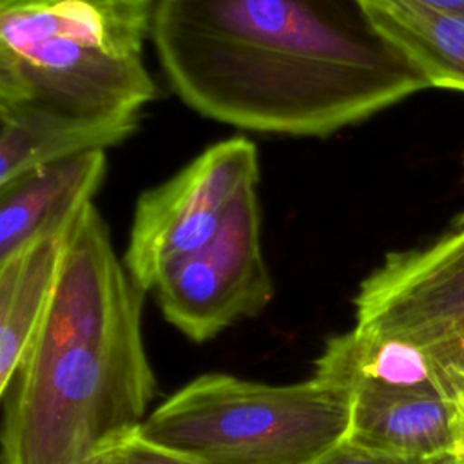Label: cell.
<instances>
[{"label": "cell", "mask_w": 464, "mask_h": 464, "mask_svg": "<svg viewBox=\"0 0 464 464\" xmlns=\"http://www.w3.org/2000/svg\"><path fill=\"white\" fill-rule=\"evenodd\" d=\"M375 31L428 87L464 92V16L413 0H361Z\"/></svg>", "instance_id": "cell-12"}, {"label": "cell", "mask_w": 464, "mask_h": 464, "mask_svg": "<svg viewBox=\"0 0 464 464\" xmlns=\"http://www.w3.org/2000/svg\"><path fill=\"white\" fill-rule=\"evenodd\" d=\"M355 328L420 350L464 395V214L428 245L386 254L353 297Z\"/></svg>", "instance_id": "cell-5"}, {"label": "cell", "mask_w": 464, "mask_h": 464, "mask_svg": "<svg viewBox=\"0 0 464 464\" xmlns=\"http://www.w3.org/2000/svg\"><path fill=\"white\" fill-rule=\"evenodd\" d=\"M143 294L87 203L42 324L2 395V464H83L141 426L156 393Z\"/></svg>", "instance_id": "cell-2"}, {"label": "cell", "mask_w": 464, "mask_h": 464, "mask_svg": "<svg viewBox=\"0 0 464 464\" xmlns=\"http://www.w3.org/2000/svg\"><path fill=\"white\" fill-rule=\"evenodd\" d=\"M140 116L82 118L33 103H0V185L40 165L127 140Z\"/></svg>", "instance_id": "cell-10"}, {"label": "cell", "mask_w": 464, "mask_h": 464, "mask_svg": "<svg viewBox=\"0 0 464 464\" xmlns=\"http://www.w3.org/2000/svg\"><path fill=\"white\" fill-rule=\"evenodd\" d=\"M176 94L239 129L324 138L426 89L361 0H156Z\"/></svg>", "instance_id": "cell-1"}, {"label": "cell", "mask_w": 464, "mask_h": 464, "mask_svg": "<svg viewBox=\"0 0 464 464\" xmlns=\"http://www.w3.org/2000/svg\"><path fill=\"white\" fill-rule=\"evenodd\" d=\"M310 464H420V462L382 455L364 446H359L348 437H344L343 440L328 448L324 453H321Z\"/></svg>", "instance_id": "cell-14"}, {"label": "cell", "mask_w": 464, "mask_h": 464, "mask_svg": "<svg viewBox=\"0 0 464 464\" xmlns=\"http://www.w3.org/2000/svg\"><path fill=\"white\" fill-rule=\"evenodd\" d=\"M105 169V150H91L40 165L0 185V261L67 227L92 203Z\"/></svg>", "instance_id": "cell-9"}, {"label": "cell", "mask_w": 464, "mask_h": 464, "mask_svg": "<svg viewBox=\"0 0 464 464\" xmlns=\"http://www.w3.org/2000/svg\"><path fill=\"white\" fill-rule=\"evenodd\" d=\"M72 221L0 261V395L9 388L42 324Z\"/></svg>", "instance_id": "cell-11"}, {"label": "cell", "mask_w": 464, "mask_h": 464, "mask_svg": "<svg viewBox=\"0 0 464 464\" xmlns=\"http://www.w3.org/2000/svg\"><path fill=\"white\" fill-rule=\"evenodd\" d=\"M346 437L372 451L422 462L457 453L462 437L460 402L433 388L357 382Z\"/></svg>", "instance_id": "cell-8"}, {"label": "cell", "mask_w": 464, "mask_h": 464, "mask_svg": "<svg viewBox=\"0 0 464 464\" xmlns=\"http://www.w3.org/2000/svg\"><path fill=\"white\" fill-rule=\"evenodd\" d=\"M417 4L439 9V11H448L464 16V0H413Z\"/></svg>", "instance_id": "cell-15"}, {"label": "cell", "mask_w": 464, "mask_h": 464, "mask_svg": "<svg viewBox=\"0 0 464 464\" xmlns=\"http://www.w3.org/2000/svg\"><path fill=\"white\" fill-rule=\"evenodd\" d=\"M460 408H462V437H460V446H459L457 455H460L464 459V395L460 399Z\"/></svg>", "instance_id": "cell-17"}, {"label": "cell", "mask_w": 464, "mask_h": 464, "mask_svg": "<svg viewBox=\"0 0 464 464\" xmlns=\"http://www.w3.org/2000/svg\"><path fill=\"white\" fill-rule=\"evenodd\" d=\"M83 464H89V462H83Z\"/></svg>", "instance_id": "cell-18"}, {"label": "cell", "mask_w": 464, "mask_h": 464, "mask_svg": "<svg viewBox=\"0 0 464 464\" xmlns=\"http://www.w3.org/2000/svg\"><path fill=\"white\" fill-rule=\"evenodd\" d=\"M156 0H0V103L82 118L140 116Z\"/></svg>", "instance_id": "cell-3"}, {"label": "cell", "mask_w": 464, "mask_h": 464, "mask_svg": "<svg viewBox=\"0 0 464 464\" xmlns=\"http://www.w3.org/2000/svg\"><path fill=\"white\" fill-rule=\"evenodd\" d=\"M420 464H464V459L457 453H446V455H440L435 459H428Z\"/></svg>", "instance_id": "cell-16"}, {"label": "cell", "mask_w": 464, "mask_h": 464, "mask_svg": "<svg viewBox=\"0 0 464 464\" xmlns=\"http://www.w3.org/2000/svg\"><path fill=\"white\" fill-rule=\"evenodd\" d=\"M350 404L308 379L265 384L205 373L152 410L140 431L201 464H310L348 433Z\"/></svg>", "instance_id": "cell-4"}, {"label": "cell", "mask_w": 464, "mask_h": 464, "mask_svg": "<svg viewBox=\"0 0 464 464\" xmlns=\"http://www.w3.org/2000/svg\"><path fill=\"white\" fill-rule=\"evenodd\" d=\"M89 464H201L176 450L147 439L140 428L130 430L103 448H100Z\"/></svg>", "instance_id": "cell-13"}, {"label": "cell", "mask_w": 464, "mask_h": 464, "mask_svg": "<svg viewBox=\"0 0 464 464\" xmlns=\"http://www.w3.org/2000/svg\"><path fill=\"white\" fill-rule=\"evenodd\" d=\"M259 183V158L246 138L205 149L170 179L145 190L136 203L123 263L143 292L179 257L205 246L234 201Z\"/></svg>", "instance_id": "cell-6"}, {"label": "cell", "mask_w": 464, "mask_h": 464, "mask_svg": "<svg viewBox=\"0 0 464 464\" xmlns=\"http://www.w3.org/2000/svg\"><path fill=\"white\" fill-rule=\"evenodd\" d=\"M152 290L165 319L196 343L265 310L274 285L261 246L257 187L243 190L219 232L170 263Z\"/></svg>", "instance_id": "cell-7"}]
</instances>
